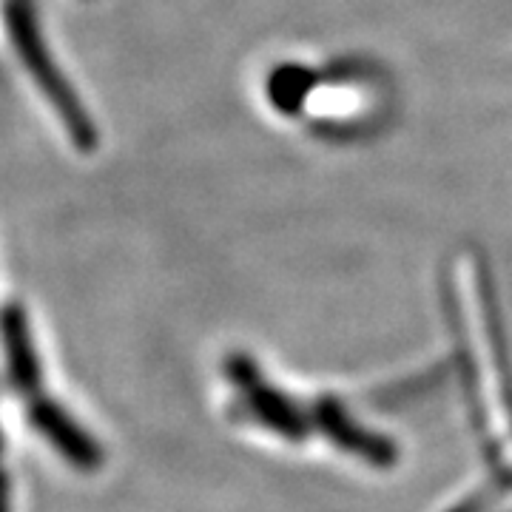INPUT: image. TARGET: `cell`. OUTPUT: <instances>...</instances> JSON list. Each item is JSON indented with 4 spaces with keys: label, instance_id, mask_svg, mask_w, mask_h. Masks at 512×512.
Masks as SVG:
<instances>
[{
    "label": "cell",
    "instance_id": "6da1fadb",
    "mask_svg": "<svg viewBox=\"0 0 512 512\" xmlns=\"http://www.w3.org/2000/svg\"><path fill=\"white\" fill-rule=\"evenodd\" d=\"M12 35H15V46H18L23 63L29 66V72L40 83V92L49 97V103L55 106V111L63 117V123L69 128V134L74 137V143L80 146H92L94 131L89 117L83 114L80 103H74L69 86L63 83V77L55 69V63L49 60V52L40 40L35 20L29 15V9L23 6H12Z\"/></svg>",
    "mask_w": 512,
    "mask_h": 512
}]
</instances>
